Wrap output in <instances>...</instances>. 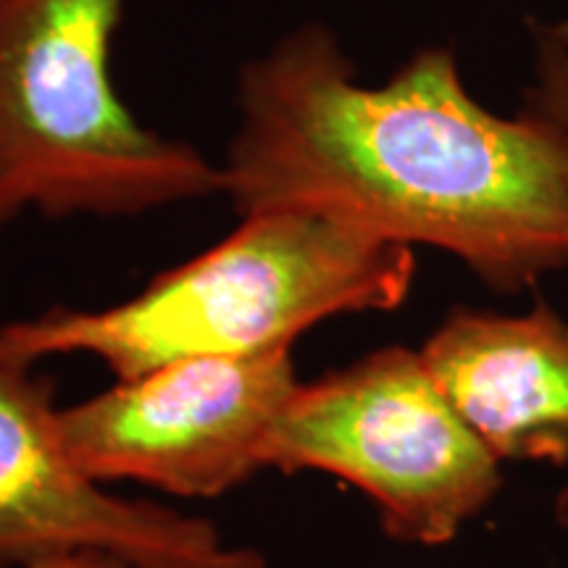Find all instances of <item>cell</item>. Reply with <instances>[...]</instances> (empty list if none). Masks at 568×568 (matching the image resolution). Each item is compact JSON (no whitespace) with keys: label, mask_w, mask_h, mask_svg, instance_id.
<instances>
[{"label":"cell","mask_w":568,"mask_h":568,"mask_svg":"<svg viewBox=\"0 0 568 568\" xmlns=\"http://www.w3.org/2000/svg\"><path fill=\"white\" fill-rule=\"evenodd\" d=\"M539 24H542V30L548 32L550 38L556 40L568 55V13H566V17H560L558 21H539Z\"/></svg>","instance_id":"obj_10"},{"label":"cell","mask_w":568,"mask_h":568,"mask_svg":"<svg viewBox=\"0 0 568 568\" xmlns=\"http://www.w3.org/2000/svg\"><path fill=\"white\" fill-rule=\"evenodd\" d=\"M266 468L322 471L368 497L387 537L453 542L503 489V464L432 379L422 353L389 345L301 382Z\"/></svg>","instance_id":"obj_4"},{"label":"cell","mask_w":568,"mask_h":568,"mask_svg":"<svg viewBox=\"0 0 568 568\" xmlns=\"http://www.w3.org/2000/svg\"><path fill=\"white\" fill-rule=\"evenodd\" d=\"M53 385L0 347V566L101 550L140 568H266L201 516L130 500L71 460Z\"/></svg>","instance_id":"obj_6"},{"label":"cell","mask_w":568,"mask_h":568,"mask_svg":"<svg viewBox=\"0 0 568 568\" xmlns=\"http://www.w3.org/2000/svg\"><path fill=\"white\" fill-rule=\"evenodd\" d=\"M293 347L201 355L116 379L55 414L61 443L90 479L216 497L266 468L274 426L295 395Z\"/></svg>","instance_id":"obj_5"},{"label":"cell","mask_w":568,"mask_h":568,"mask_svg":"<svg viewBox=\"0 0 568 568\" xmlns=\"http://www.w3.org/2000/svg\"><path fill=\"white\" fill-rule=\"evenodd\" d=\"M124 0H0V234L42 219L138 216L222 193V166L140 122L111 45Z\"/></svg>","instance_id":"obj_3"},{"label":"cell","mask_w":568,"mask_h":568,"mask_svg":"<svg viewBox=\"0 0 568 568\" xmlns=\"http://www.w3.org/2000/svg\"><path fill=\"white\" fill-rule=\"evenodd\" d=\"M552 516H556L558 527L568 531V487L560 489L556 495V500H552Z\"/></svg>","instance_id":"obj_11"},{"label":"cell","mask_w":568,"mask_h":568,"mask_svg":"<svg viewBox=\"0 0 568 568\" xmlns=\"http://www.w3.org/2000/svg\"><path fill=\"white\" fill-rule=\"evenodd\" d=\"M21 568H140V566H134L130 560L119 556H111V552L80 550V552H63V556L34 560V564H27Z\"/></svg>","instance_id":"obj_9"},{"label":"cell","mask_w":568,"mask_h":568,"mask_svg":"<svg viewBox=\"0 0 568 568\" xmlns=\"http://www.w3.org/2000/svg\"><path fill=\"white\" fill-rule=\"evenodd\" d=\"M531 40H535V63L518 111L548 124L568 148V55L539 21L531 24Z\"/></svg>","instance_id":"obj_8"},{"label":"cell","mask_w":568,"mask_h":568,"mask_svg":"<svg viewBox=\"0 0 568 568\" xmlns=\"http://www.w3.org/2000/svg\"><path fill=\"white\" fill-rule=\"evenodd\" d=\"M414 280V247L308 211H261L122 303L3 324L0 347L24 364L90 355L130 379L172 361L293 347L326 318L389 314Z\"/></svg>","instance_id":"obj_2"},{"label":"cell","mask_w":568,"mask_h":568,"mask_svg":"<svg viewBox=\"0 0 568 568\" xmlns=\"http://www.w3.org/2000/svg\"><path fill=\"white\" fill-rule=\"evenodd\" d=\"M418 353L500 464L568 466V322L545 297L524 314L453 308Z\"/></svg>","instance_id":"obj_7"},{"label":"cell","mask_w":568,"mask_h":568,"mask_svg":"<svg viewBox=\"0 0 568 568\" xmlns=\"http://www.w3.org/2000/svg\"><path fill=\"white\" fill-rule=\"evenodd\" d=\"M234 105L219 166L240 216L308 211L435 247L495 295L568 272V148L529 113L477 101L453 48L366 84L337 34L305 21L240 67Z\"/></svg>","instance_id":"obj_1"}]
</instances>
